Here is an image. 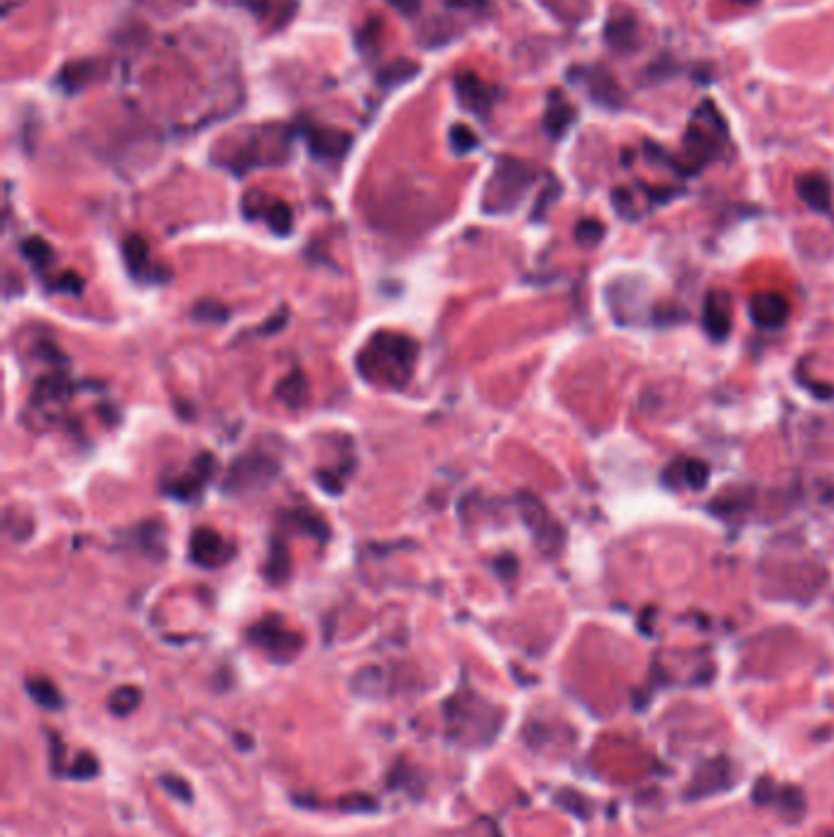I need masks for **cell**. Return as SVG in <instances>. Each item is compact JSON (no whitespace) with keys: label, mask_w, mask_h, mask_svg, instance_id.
I'll return each instance as SVG.
<instances>
[{"label":"cell","mask_w":834,"mask_h":837,"mask_svg":"<svg viewBox=\"0 0 834 837\" xmlns=\"http://www.w3.org/2000/svg\"><path fill=\"white\" fill-rule=\"evenodd\" d=\"M416 355L419 346L414 338L380 331L358 353V372L372 385L402 390L414 375Z\"/></svg>","instance_id":"6da1fadb"},{"label":"cell","mask_w":834,"mask_h":837,"mask_svg":"<svg viewBox=\"0 0 834 837\" xmlns=\"http://www.w3.org/2000/svg\"><path fill=\"white\" fill-rule=\"evenodd\" d=\"M443 715H446L451 742L473 749L495 742L504 720V710L487 698L477 696L473 688H460L453 698H448L443 705Z\"/></svg>","instance_id":"7a4b0ae2"},{"label":"cell","mask_w":834,"mask_h":837,"mask_svg":"<svg viewBox=\"0 0 834 837\" xmlns=\"http://www.w3.org/2000/svg\"><path fill=\"white\" fill-rule=\"evenodd\" d=\"M729 150V128L720 108L712 101H702L690 116L683 135V152L678 160V177H693L707 164L720 160Z\"/></svg>","instance_id":"3957f363"},{"label":"cell","mask_w":834,"mask_h":837,"mask_svg":"<svg viewBox=\"0 0 834 837\" xmlns=\"http://www.w3.org/2000/svg\"><path fill=\"white\" fill-rule=\"evenodd\" d=\"M536 182V169L531 164L514 160V157H502L497 162L495 174L487 182L485 189V211L504 213L517 209L519 201L529 191V186Z\"/></svg>","instance_id":"277c9868"},{"label":"cell","mask_w":834,"mask_h":837,"mask_svg":"<svg viewBox=\"0 0 834 837\" xmlns=\"http://www.w3.org/2000/svg\"><path fill=\"white\" fill-rule=\"evenodd\" d=\"M71 397V382L64 372H52V375L40 377L35 385L30 404H27L25 421H35V429H47L54 424L67 409Z\"/></svg>","instance_id":"5b68a950"},{"label":"cell","mask_w":834,"mask_h":837,"mask_svg":"<svg viewBox=\"0 0 834 837\" xmlns=\"http://www.w3.org/2000/svg\"><path fill=\"white\" fill-rule=\"evenodd\" d=\"M279 463L274 461L270 453L262 451H250L245 456L235 458V463L230 465L226 475V488L228 495H252V492L265 490L267 485L277 478Z\"/></svg>","instance_id":"8992f818"},{"label":"cell","mask_w":834,"mask_h":837,"mask_svg":"<svg viewBox=\"0 0 834 837\" xmlns=\"http://www.w3.org/2000/svg\"><path fill=\"white\" fill-rule=\"evenodd\" d=\"M519 510H521V517H524V524L531 529L536 546H539L543 554L546 556L561 554V549L565 544V532L561 524L553 519V514L546 510V505H543L539 497L531 495V492H521Z\"/></svg>","instance_id":"52a82bcc"},{"label":"cell","mask_w":834,"mask_h":837,"mask_svg":"<svg viewBox=\"0 0 834 837\" xmlns=\"http://www.w3.org/2000/svg\"><path fill=\"white\" fill-rule=\"evenodd\" d=\"M248 639L255 644L257 649L265 651L267 656L279 664H287L292 661L296 654H299L301 647H304V639L301 634L292 632V629L284 627L282 617H265V620L257 622L255 627L248 632Z\"/></svg>","instance_id":"ba28073f"},{"label":"cell","mask_w":834,"mask_h":837,"mask_svg":"<svg viewBox=\"0 0 834 837\" xmlns=\"http://www.w3.org/2000/svg\"><path fill=\"white\" fill-rule=\"evenodd\" d=\"M570 79L580 81V84L585 86L590 101L597 103V106L609 108V111H617V108L624 106V91L619 89L612 71L602 67V64L570 69Z\"/></svg>","instance_id":"9c48e42d"},{"label":"cell","mask_w":834,"mask_h":837,"mask_svg":"<svg viewBox=\"0 0 834 837\" xmlns=\"http://www.w3.org/2000/svg\"><path fill=\"white\" fill-rule=\"evenodd\" d=\"M734 784H737V781H734V764L729 762L727 757L705 759V762H700L698 769H695L690 789L685 791V798H688V801H702V798L717 796V793L732 789Z\"/></svg>","instance_id":"30bf717a"},{"label":"cell","mask_w":834,"mask_h":837,"mask_svg":"<svg viewBox=\"0 0 834 837\" xmlns=\"http://www.w3.org/2000/svg\"><path fill=\"white\" fill-rule=\"evenodd\" d=\"M213 470H216V461L211 458V453H201L184 473H179L177 478H169L162 485V490L174 500H196L208 485V480L213 478Z\"/></svg>","instance_id":"8fae6325"},{"label":"cell","mask_w":834,"mask_h":837,"mask_svg":"<svg viewBox=\"0 0 834 837\" xmlns=\"http://www.w3.org/2000/svg\"><path fill=\"white\" fill-rule=\"evenodd\" d=\"M233 544H228L216 529L201 527L191 534L189 541V556L191 561L199 563L203 568H216L228 563L233 558Z\"/></svg>","instance_id":"7c38bea8"},{"label":"cell","mask_w":834,"mask_h":837,"mask_svg":"<svg viewBox=\"0 0 834 837\" xmlns=\"http://www.w3.org/2000/svg\"><path fill=\"white\" fill-rule=\"evenodd\" d=\"M605 42L614 54H622V57L634 54L641 47V27L636 15L624 8L614 10L605 27Z\"/></svg>","instance_id":"4fadbf2b"},{"label":"cell","mask_w":834,"mask_h":837,"mask_svg":"<svg viewBox=\"0 0 834 837\" xmlns=\"http://www.w3.org/2000/svg\"><path fill=\"white\" fill-rule=\"evenodd\" d=\"M455 96H458L460 106L473 111L477 118L485 120L492 113V106H495L497 96L492 86H487L480 76L473 74H460L455 76Z\"/></svg>","instance_id":"5bb4252c"},{"label":"cell","mask_w":834,"mask_h":837,"mask_svg":"<svg viewBox=\"0 0 834 837\" xmlns=\"http://www.w3.org/2000/svg\"><path fill=\"white\" fill-rule=\"evenodd\" d=\"M702 326L715 341H724L732 331V297L722 289L707 292L702 304Z\"/></svg>","instance_id":"9a60e30c"},{"label":"cell","mask_w":834,"mask_h":837,"mask_svg":"<svg viewBox=\"0 0 834 837\" xmlns=\"http://www.w3.org/2000/svg\"><path fill=\"white\" fill-rule=\"evenodd\" d=\"M306 145H309L311 155L318 157V160H340L345 157V152L353 145V138L343 130L333 128H321V125H309L304 128Z\"/></svg>","instance_id":"2e32d148"},{"label":"cell","mask_w":834,"mask_h":837,"mask_svg":"<svg viewBox=\"0 0 834 837\" xmlns=\"http://www.w3.org/2000/svg\"><path fill=\"white\" fill-rule=\"evenodd\" d=\"M749 314H751V321H754L756 326L778 328V326L786 324V319L790 314V304L786 302V297H781V294L761 292V294H756L754 299H751Z\"/></svg>","instance_id":"e0dca14e"},{"label":"cell","mask_w":834,"mask_h":837,"mask_svg":"<svg viewBox=\"0 0 834 837\" xmlns=\"http://www.w3.org/2000/svg\"><path fill=\"white\" fill-rule=\"evenodd\" d=\"M123 255H125V265H128L130 275L135 279H140V282H159V267H155V262L150 260V248H147L145 238H140V235H130L128 240L123 243Z\"/></svg>","instance_id":"ac0fdd59"},{"label":"cell","mask_w":834,"mask_h":837,"mask_svg":"<svg viewBox=\"0 0 834 837\" xmlns=\"http://www.w3.org/2000/svg\"><path fill=\"white\" fill-rule=\"evenodd\" d=\"M573 123H575L573 103H570L561 91L548 93L546 116H543V130H546L553 140H561Z\"/></svg>","instance_id":"d6986e66"},{"label":"cell","mask_w":834,"mask_h":837,"mask_svg":"<svg viewBox=\"0 0 834 837\" xmlns=\"http://www.w3.org/2000/svg\"><path fill=\"white\" fill-rule=\"evenodd\" d=\"M795 189L812 211L827 213L832 209V186L822 174H803L795 182Z\"/></svg>","instance_id":"ffe728a7"},{"label":"cell","mask_w":834,"mask_h":837,"mask_svg":"<svg viewBox=\"0 0 834 837\" xmlns=\"http://www.w3.org/2000/svg\"><path fill=\"white\" fill-rule=\"evenodd\" d=\"M768 806H776L788 823H800V818L805 815V808H808L805 806L803 791L795 789V786H781V789L776 786Z\"/></svg>","instance_id":"44dd1931"},{"label":"cell","mask_w":834,"mask_h":837,"mask_svg":"<svg viewBox=\"0 0 834 837\" xmlns=\"http://www.w3.org/2000/svg\"><path fill=\"white\" fill-rule=\"evenodd\" d=\"M539 3L553 15V18L568 25L583 23L592 10L590 0H539Z\"/></svg>","instance_id":"7402d4cb"},{"label":"cell","mask_w":834,"mask_h":837,"mask_svg":"<svg viewBox=\"0 0 834 837\" xmlns=\"http://www.w3.org/2000/svg\"><path fill=\"white\" fill-rule=\"evenodd\" d=\"M274 395L282 404H287V407L292 409H301L306 404V399H309V382H306L304 372H292V375L284 377L282 382L277 385V390H274Z\"/></svg>","instance_id":"603a6c76"},{"label":"cell","mask_w":834,"mask_h":837,"mask_svg":"<svg viewBox=\"0 0 834 837\" xmlns=\"http://www.w3.org/2000/svg\"><path fill=\"white\" fill-rule=\"evenodd\" d=\"M252 218H265L267 226L272 228L274 233L279 235H287L292 231V209H289L284 201H267L265 209H257L248 213Z\"/></svg>","instance_id":"cb8c5ba5"},{"label":"cell","mask_w":834,"mask_h":837,"mask_svg":"<svg viewBox=\"0 0 834 837\" xmlns=\"http://www.w3.org/2000/svg\"><path fill=\"white\" fill-rule=\"evenodd\" d=\"M27 693H30L32 700H35L37 705H42V708H47V710L64 708L62 693H59V688L54 686L49 678H30V681H27Z\"/></svg>","instance_id":"d4e9b609"},{"label":"cell","mask_w":834,"mask_h":837,"mask_svg":"<svg viewBox=\"0 0 834 837\" xmlns=\"http://www.w3.org/2000/svg\"><path fill=\"white\" fill-rule=\"evenodd\" d=\"M23 255L37 272H47L54 265L52 245L42 238H27L23 243Z\"/></svg>","instance_id":"484cf974"},{"label":"cell","mask_w":834,"mask_h":837,"mask_svg":"<svg viewBox=\"0 0 834 837\" xmlns=\"http://www.w3.org/2000/svg\"><path fill=\"white\" fill-rule=\"evenodd\" d=\"M140 700H142L140 688L120 686L118 691H113V696L108 698V708H111L113 715H120V718H125V715H130L133 710H137Z\"/></svg>","instance_id":"4316f807"},{"label":"cell","mask_w":834,"mask_h":837,"mask_svg":"<svg viewBox=\"0 0 834 837\" xmlns=\"http://www.w3.org/2000/svg\"><path fill=\"white\" fill-rule=\"evenodd\" d=\"M416 71H419L416 64L406 62V59H397V62L387 64V67L380 71L377 81H380L382 86H399V84H404V81L414 79Z\"/></svg>","instance_id":"83f0119b"},{"label":"cell","mask_w":834,"mask_h":837,"mask_svg":"<svg viewBox=\"0 0 834 837\" xmlns=\"http://www.w3.org/2000/svg\"><path fill=\"white\" fill-rule=\"evenodd\" d=\"M289 568H292V563H289V551L287 546L282 544V541H274L272 544V554H270V563H267V578L270 581H284L289 573Z\"/></svg>","instance_id":"f1b7e54d"},{"label":"cell","mask_w":834,"mask_h":837,"mask_svg":"<svg viewBox=\"0 0 834 837\" xmlns=\"http://www.w3.org/2000/svg\"><path fill=\"white\" fill-rule=\"evenodd\" d=\"M680 478H683L685 485L700 490L707 485V478H710V468L702 461H683L680 463Z\"/></svg>","instance_id":"f546056e"},{"label":"cell","mask_w":834,"mask_h":837,"mask_svg":"<svg viewBox=\"0 0 834 837\" xmlns=\"http://www.w3.org/2000/svg\"><path fill=\"white\" fill-rule=\"evenodd\" d=\"M480 145L477 142V135L473 133L470 128H465V125H453L451 128V147L453 152H458V155H465V152L475 150V147Z\"/></svg>","instance_id":"4dcf8cb0"},{"label":"cell","mask_w":834,"mask_h":837,"mask_svg":"<svg viewBox=\"0 0 834 837\" xmlns=\"http://www.w3.org/2000/svg\"><path fill=\"white\" fill-rule=\"evenodd\" d=\"M602 235H605V226H602L600 221H592V218H585V221H580L578 228H575V238L583 245L600 243Z\"/></svg>","instance_id":"1f68e13d"},{"label":"cell","mask_w":834,"mask_h":837,"mask_svg":"<svg viewBox=\"0 0 834 837\" xmlns=\"http://www.w3.org/2000/svg\"><path fill=\"white\" fill-rule=\"evenodd\" d=\"M96 774H98V762H96V757H93V754H89V752L79 754V759L74 762V767L69 769L71 779H79V781H89Z\"/></svg>","instance_id":"d6a6232c"},{"label":"cell","mask_w":834,"mask_h":837,"mask_svg":"<svg viewBox=\"0 0 834 837\" xmlns=\"http://www.w3.org/2000/svg\"><path fill=\"white\" fill-rule=\"evenodd\" d=\"M159 784H162L164 789L172 793V796H177V793H179V798L184 803L191 801V789L186 786L184 779H179V776H162V779H159Z\"/></svg>","instance_id":"836d02e7"},{"label":"cell","mask_w":834,"mask_h":837,"mask_svg":"<svg viewBox=\"0 0 834 837\" xmlns=\"http://www.w3.org/2000/svg\"><path fill=\"white\" fill-rule=\"evenodd\" d=\"M397 13H402L404 18H414L421 10V0H387Z\"/></svg>","instance_id":"e575fe53"},{"label":"cell","mask_w":834,"mask_h":837,"mask_svg":"<svg viewBox=\"0 0 834 837\" xmlns=\"http://www.w3.org/2000/svg\"><path fill=\"white\" fill-rule=\"evenodd\" d=\"M475 0H448V5H453V8H468V5H473Z\"/></svg>","instance_id":"d590c367"},{"label":"cell","mask_w":834,"mask_h":837,"mask_svg":"<svg viewBox=\"0 0 834 837\" xmlns=\"http://www.w3.org/2000/svg\"><path fill=\"white\" fill-rule=\"evenodd\" d=\"M737 3H742V5H756V3H759V0H737Z\"/></svg>","instance_id":"8d00e7d4"},{"label":"cell","mask_w":834,"mask_h":837,"mask_svg":"<svg viewBox=\"0 0 834 837\" xmlns=\"http://www.w3.org/2000/svg\"><path fill=\"white\" fill-rule=\"evenodd\" d=\"M177 3L179 5H191V3H194V0H177Z\"/></svg>","instance_id":"74e56055"},{"label":"cell","mask_w":834,"mask_h":837,"mask_svg":"<svg viewBox=\"0 0 834 837\" xmlns=\"http://www.w3.org/2000/svg\"><path fill=\"white\" fill-rule=\"evenodd\" d=\"M822 837H834V835H822Z\"/></svg>","instance_id":"f35d334b"}]
</instances>
